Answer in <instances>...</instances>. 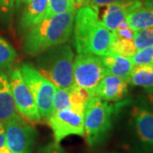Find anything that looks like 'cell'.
<instances>
[{
	"label": "cell",
	"instance_id": "14",
	"mask_svg": "<svg viewBox=\"0 0 153 153\" xmlns=\"http://www.w3.org/2000/svg\"><path fill=\"white\" fill-rule=\"evenodd\" d=\"M100 57L106 69L107 74L119 76L128 82V78L134 67V64L130 58L123 56L112 51L106 55Z\"/></svg>",
	"mask_w": 153,
	"mask_h": 153
},
{
	"label": "cell",
	"instance_id": "1",
	"mask_svg": "<svg viewBox=\"0 0 153 153\" xmlns=\"http://www.w3.org/2000/svg\"><path fill=\"white\" fill-rule=\"evenodd\" d=\"M72 32L78 54L104 56L111 51L114 35L100 21L96 7L83 5L77 9Z\"/></svg>",
	"mask_w": 153,
	"mask_h": 153
},
{
	"label": "cell",
	"instance_id": "21",
	"mask_svg": "<svg viewBox=\"0 0 153 153\" xmlns=\"http://www.w3.org/2000/svg\"><path fill=\"white\" fill-rule=\"evenodd\" d=\"M133 42L137 51L148 47H153V28L135 31Z\"/></svg>",
	"mask_w": 153,
	"mask_h": 153
},
{
	"label": "cell",
	"instance_id": "28",
	"mask_svg": "<svg viewBox=\"0 0 153 153\" xmlns=\"http://www.w3.org/2000/svg\"><path fill=\"white\" fill-rule=\"evenodd\" d=\"M0 153H11L9 148L6 146L4 124L1 123H0Z\"/></svg>",
	"mask_w": 153,
	"mask_h": 153
},
{
	"label": "cell",
	"instance_id": "5",
	"mask_svg": "<svg viewBox=\"0 0 153 153\" xmlns=\"http://www.w3.org/2000/svg\"><path fill=\"white\" fill-rule=\"evenodd\" d=\"M19 70L33 94L41 119L47 120L53 113V99L56 86L31 64L23 63Z\"/></svg>",
	"mask_w": 153,
	"mask_h": 153
},
{
	"label": "cell",
	"instance_id": "27",
	"mask_svg": "<svg viewBox=\"0 0 153 153\" xmlns=\"http://www.w3.org/2000/svg\"><path fill=\"white\" fill-rule=\"evenodd\" d=\"M14 0H0V14L10 16L14 10Z\"/></svg>",
	"mask_w": 153,
	"mask_h": 153
},
{
	"label": "cell",
	"instance_id": "3",
	"mask_svg": "<svg viewBox=\"0 0 153 153\" xmlns=\"http://www.w3.org/2000/svg\"><path fill=\"white\" fill-rule=\"evenodd\" d=\"M74 54L71 46L60 44L39 54L37 69L58 88H70L74 84Z\"/></svg>",
	"mask_w": 153,
	"mask_h": 153
},
{
	"label": "cell",
	"instance_id": "20",
	"mask_svg": "<svg viewBox=\"0 0 153 153\" xmlns=\"http://www.w3.org/2000/svg\"><path fill=\"white\" fill-rule=\"evenodd\" d=\"M76 8V0H48V10L46 18L61 14Z\"/></svg>",
	"mask_w": 153,
	"mask_h": 153
},
{
	"label": "cell",
	"instance_id": "11",
	"mask_svg": "<svg viewBox=\"0 0 153 153\" xmlns=\"http://www.w3.org/2000/svg\"><path fill=\"white\" fill-rule=\"evenodd\" d=\"M140 6H142L141 0H128L108 4L105 6L101 22L108 30L114 32L120 24L126 22V18L131 11Z\"/></svg>",
	"mask_w": 153,
	"mask_h": 153
},
{
	"label": "cell",
	"instance_id": "6",
	"mask_svg": "<svg viewBox=\"0 0 153 153\" xmlns=\"http://www.w3.org/2000/svg\"><path fill=\"white\" fill-rule=\"evenodd\" d=\"M85 105H72L71 108L53 113L47 119L51 128L55 143L70 135L84 136Z\"/></svg>",
	"mask_w": 153,
	"mask_h": 153
},
{
	"label": "cell",
	"instance_id": "7",
	"mask_svg": "<svg viewBox=\"0 0 153 153\" xmlns=\"http://www.w3.org/2000/svg\"><path fill=\"white\" fill-rule=\"evenodd\" d=\"M106 74V69L100 56L91 54H78L74 58V83L85 88L94 96L99 83Z\"/></svg>",
	"mask_w": 153,
	"mask_h": 153
},
{
	"label": "cell",
	"instance_id": "13",
	"mask_svg": "<svg viewBox=\"0 0 153 153\" xmlns=\"http://www.w3.org/2000/svg\"><path fill=\"white\" fill-rule=\"evenodd\" d=\"M48 0H30L26 4L25 10L20 20V28L27 33L36 25L46 18Z\"/></svg>",
	"mask_w": 153,
	"mask_h": 153
},
{
	"label": "cell",
	"instance_id": "19",
	"mask_svg": "<svg viewBox=\"0 0 153 153\" xmlns=\"http://www.w3.org/2000/svg\"><path fill=\"white\" fill-rule=\"evenodd\" d=\"M70 88L56 87L53 99V113L60 111L61 110L71 108L72 106Z\"/></svg>",
	"mask_w": 153,
	"mask_h": 153
},
{
	"label": "cell",
	"instance_id": "30",
	"mask_svg": "<svg viewBox=\"0 0 153 153\" xmlns=\"http://www.w3.org/2000/svg\"><path fill=\"white\" fill-rule=\"evenodd\" d=\"M142 5L153 10V0H143Z\"/></svg>",
	"mask_w": 153,
	"mask_h": 153
},
{
	"label": "cell",
	"instance_id": "25",
	"mask_svg": "<svg viewBox=\"0 0 153 153\" xmlns=\"http://www.w3.org/2000/svg\"><path fill=\"white\" fill-rule=\"evenodd\" d=\"M113 33L114 39H128L133 40L134 38L135 31L128 27L127 22H123L119 25V27L115 30Z\"/></svg>",
	"mask_w": 153,
	"mask_h": 153
},
{
	"label": "cell",
	"instance_id": "29",
	"mask_svg": "<svg viewBox=\"0 0 153 153\" xmlns=\"http://www.w3.org/2000/svg\"><path fill=\"white\" fill-rule=\"evenodd\" d=\"M128 0H91L88 5L94 6V7H102V6H106L111 4H115V3H121V2H125Z\"/></svg>",
	"mask_w": 153,
	"mask_h": 153
},
{
	"label": "cell",
	"instance_id": "22",
	"mask_svg": "<svg viewBox=\"0 0 153 153\" xmlns=\"http://www.w3.org/2000/svg\"><path fill=\"white\" fill-rule=\"evenodd\" d=\"M111 51L123 56L130 58L136 53L137 49L134 44L133 40L119 38V39H114V42L111 46Z\"/></svg>",
	"mask_w": 153,
	"mask_h": 153
},
{
	"label": "cell",
	"instance_id": "16",
	"mask_svg": "<svg viewBox=\"0 0 153 153\" xmlns=\"http://www.w3.org/2000/svg\"><path fill=\"white\" fill-rule=\"evenodd\" d=\"M126 22L134 31L153 28V10L140 6L128 15Z\"/></svg>",
	"mask_w": 153,
	"mask_h": 153
},
{
	"label": "cell",
	"instance_id": "24",
	"mask_svg": "<svg viewBox=\"0 0 153 153\" xmlns=\"http://www.w3.org/2000/svg\"><path fill=\"white\" fill-rule=\"evenodd\" d=\"M134 66L153 65V47L138 50L134 55L130 57Z\"/></svg>",
	"mask_w": 153,
	"mask_h": 153
},
{
	"label": "cell",
	"instance_id": "31",
	"mask_svg": "<svg viewBox=\"0 0 153 153\" xmlns=\"http://www.w3.org/2000/svg\"><path fill=\"white\" fill-rule=\"evenodd\" d=\"M91 0H76V5H77V9L79 7L83 5H88L89 4Z\"/></svg>",
	"mask_w": 153,
	"mask_h": 153
},
{
	"label": "cell",
	"instance_id": "17",
	"mask_svg": "<svg viewBox=\"0 0 153 153\" xmlns=\"http://www.w3.org/2000/svg\"><path fill=\"white\" fill-rule=\"evenodd\" d=\"M128 82L138 87L153 88V65L134 66Z\"/></svg>",
	"mask_w": 153,
	"mask_h": 153
},
{
	"label": "cell",
	"instance_id": "33",
	"mask_svg": "<svg viewBox=\"0 0 153 153\" xmlns=\"http://www.w3.org/2000/svg\"><path fill=\"white\" fill-rule=\"evenodd\" d=\"M152 100H153V97H152Z\"/></svg>",
	"mask_w": 153,
	"mask_h": 153
},
{
	"label": "cell",
	"instance_id": "9",
	"mask_svg": "<svg viewBox=\"0 0 153 153\" xmlns=\"http://www.w3.org/2000/svg\"><path fill=\"white\" fill-rule=\"evenodd\" d=\"M11 92L17 112L25 120L36 123L41 121V117L29 88L23 80L19 68L14 69L10 76Z\"/></svg>",
	"mask_w": 153,
	"mask_h": 153
},
{
	"label": "cell",
	"instance_id": "2",
	"mask_svg": "<svg viewBox=\"0 0 153 153\" xmlns=\"http://www.w3.org/2000/svg\"><path fill=\"white\" fill-rule=\"evenodd\" d=\"M77 9L44 19L27 32L23 49L29 55L36 56L45 50L66 43L71 38Z\"/></svg>",
	"mask_w": 153,
	"mask_h": 153
},
{
	"label": "cell",
	"instance_id": "23",
	"mask_svg": "<svg viewBox=\"0 0 153 153\" xmlns=\"http://www.w3.org/2000/svg\"><path fill=\"white\" fill-rule=\"evenodd\" d=\"M71 92V101L72 105H85L90 100V99L93 97L91 94L83 88L79 87L75 83L70 88Z\"/></svg>",
	"mask_w": 153,
	"mask_h": 153
},
{
	"label": "cell",
	"instance_id": "8",
	"mask_svg": "<svg viewBox=\"0 0 153 153\" xmlns=\"http://www.w3.org/2000/svg\"><path fill=\"white\" fill-rule=\"evenodd\" d=\"M5 142L11 153H31L36 141L37 131L18 114L4 124Z\"/></svg>",
	"mask_w": 153,
	"mask_h": 153
},
{
	"label": "cell",
	"instance_id": "15",
	"mask_svg": "<svg viewBox=\"0 0 153 153\" xmlns=\"http://www.w3.org/2000/svg\"><path fill=\"white\" fill-rule=\"evenodd\" d=\"M18 114L9 78L5 74L0 73V123L5 124Z\"/></svg>",
	"mask_w": 153,
	"mask_h": 153
},
{
	"label": "cell",
	"instance_id": "12",
	"mask_svg": "<svg viewBox=\"0 0 153 153\" xmlns=\"http://www.w3.org/2000/svg\"><path fill=\"white\" fill-rule=\"evenodd\" d=\"M128 82L127 80L111 74H106L99 83L94 96L105 101H117L128 93Z\"/></svg>",
	"mask_w": 153,
	"mask_h": 153
},
{
	"label": "cell",
	"instance_id": "32",
	"mask_svg": "<svg viewBox=\"0 0 153 153\" xmlns=\"http://www.w3.org/2000/svg\"><path fill=\"white\" fill-rule=\"evenodd\" d=\"M30 0H14V4L17 6H20L22 5V4H26Z\"/></svg>",
	"mask_w": 153,
	"mask_h": 153
},
{
	"label": "cell",
	"instance_id": "4",
	"mask_svg": "<svg viewBox=\"0 0 153 153\" xmlns=\"http://www.w3.org/2000/svg\"><path fill=\"white\" fill-rule=\"evenodd\" d=\"M114 108L97 96L88 102L84 111V138L90 147L104 142L112 127Z\"/></svg>",
	"mask_w": 153,
	"mask_h": 153
},
{
	"label": "cell",
	"instance_id": "10",
	"mask_svg": "<svg viewBox=\"0 0 153 153\" xmlns=\"http://www.w3.org/2000/svg\"><path fill=\"white\" fill-rule=\"evenodd\" d=\"M130 125L137 149L141 153H153V111L146 106H134Z\"/></svg>",
	"mask_w": 153,
	"mask_h": 153
},
{
	"label": "cell",
	"instance_id": "26",
	"mask_svg": "<svg viewBox=\"0 0 153 153\" xmlns=\"http://www.w3.org/2000/svg\"><path fill=\"white\" fill-rule=\"evenodd\" d=\"M37 153H64V151L60 146V144L54 141L40 148Z\"/></svg>",
	"mask_w": 153,
	"mask_h": 153
},
{
	"label": "cell",
	"instance_id": "18",
	"mask_svg": "<svg viewBox=\"0 0 153 153\" xmlns=\"http://www.w3.org/2000/svg\"><path fill=\"white\" fill-rule=\"evenodd\" d=\"M16 51L9 42L0 37V73L9 70L16 59Z\"/></svg>",
	"mask_w": 153,
	"mask_h": 153
}]
</instances>
